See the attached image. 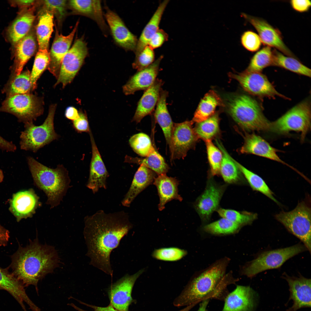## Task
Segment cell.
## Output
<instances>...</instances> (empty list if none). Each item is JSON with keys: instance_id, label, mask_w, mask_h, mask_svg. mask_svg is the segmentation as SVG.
I'll return each mask as SVG.
<instances>
[{"instance_id": "680465c9", "label": "cell", "mask_w": 311, "mask_h": 311, "mask_svg": "<svg viewBox=\"0 0 311 311\" xmlns=\"http://www.w3.org/2000/svg\"><path fill=\"white\" fill-rule=\"evenodd\" d=\"M10 237L9 231L0 224V247L7 245Z\"/></svg>"}, {"instance_id": "8fae6325", "label": "cell", "mask_w": 311, "mask_h": 311, "mask_svg": "<svg viewBox=\"0 0 311 311\" xmlns=\"http://www.w3.org/2000/svg\"><path fill=\"white\" fill-rule=\"evenodd\" d=\"M88 54L87 44L83 37L76 39L62 60L55 85L61 83L65 86L71 83Z\"/></svg>"}, {"instance_id": "f546056e", "label": "cell", "mask_w": 311, "mask_h": 311, "mask_svg": "<svg viewBox=\"0 0 311 311\" xmlns=\"http://www.w3.org/2000/svg\"><path fill=\"white\" fill-rule=\"evenodd\" d=\"M36 49L35 35L30 33L15 44L14 72L20 74L26 64L34 55Z\"/></svg>"}, {"instance_id": "2e32d148", "label": "cell", "mask_w": 311, "mask_h": 311, "mask_svg": "<svg viewBox=\"0 0 311 311\" xmlns=\"http://www.w3.org/2000/svg\"><path fill=\"white\" fill-rule=\"evenodd\" d=\"M226 187L225 185L219 184L212 179L208 180L204 190L194 204L196 210L203 222L208 221L213 213L219 208Z\"/></svg>"}, {"instance_id": "7402d4cb", "label": "cell", "mask_w": 311, "mask_h": 311, "mask_svg": "<svg viewBox=\"0 0 311 311\" xmlns=\"http://www.w3.org/2000/svg\"><path fill=\"white\" fill-rule=\"evenodd\" d=\"M244 144L240 150L241 153L255 155L293 168L279 157L276 153L278 150L272 147L259 136L254 133H246L244 136Z\"/></svg>"}, {"instance_id": "44dd1931", "label": "cell", "mask_w": 311, "mask_h": 311, "mask_svg": "<svg viewBox=\"0 0 311 311\" xmlns=\"http://www.w3.org/2000/svg\"><path fill=\"white\" fill-rule=\"evenodd\" d=\"M90 131L89 133L92 147L90 175L87 186L95 194L99 189L106 188V180L109 176Z\"/></svg>"}, {"instance_id": "f6af8a7d", "label": "cell", "mask_w": 311, "mask_h": 311, "mask_svg": "<svg viewBox=\"0 0 311 311\" xmlns=\"http://www.w3.org/2000/svg\"><path fill=\"white\" fill-rule=\"evenodd\" d=\"M50 62V53L48 50H39L35 57L30 79L32 89L36 86L37 81L41 74L48 67Z\"/></svg>"}, {"instance_id": "7dc6e473", "label": "cell", "mask_w": 311, "mask_h": 311, "mask_svg": "<svg viewBox=\"0 0 311 311\" xmlns=\"http://www.w3.org/2000/svg\"><path fill=\"white\" fill-rule=\"evenodd\" d=\"M205 141L211 175L214 176L218 175L220 173L223 153L220 149L214 145L211 140Z\"/></svg>"}, {"instance_id": "cb8c5ba5", "label": "cell", "mask_w": 311, "mask_h": 311, "mask_svg": "<svg viewBox=\"0 0 311 311\" xmlns=\"http://www.w3.org/2000/svg\"><path fill=\"white\" fill-rule=\"evenodd\" d=\"M38 198L32 189L14 194L10 201L9 209L18 221L32 215L38 203Z\"/></svg>"}, {"instance_id": "9a60e30c", "label": "cell", "mask_w": 311, "mask_h": 311, "mask_svg": "<svg viewBox=\"0 0 311 311\" xmlns=\"http://www.w3.org/2000/svg\"><path fill=\"white\" fill-rule=\"evenodd\" d=\"M241 16L251 24L257 31L264 45L275 49L289 56H295L284 43L281 33L264 19L244 13Z\"/></svg>"}, {"instance_id": "11a10c76", "label": "cell", "mask_w": 311, "mask_h": 311, "mask_svg": "<svg viewBox=\"0 0 311 311\" xmlns=\"http://www.w3.org/2000/svg\"><path fill=\"white\" fill-rule=\"evenodd\" d=\"M290 3L293 9L299 12L308 11L311 5V1L308 0H291Z\"/></svg>"}, {"instance_id": "5bb4252c", "label": "cell", "mask_w": 311, "mask_h": 311, "mask_svg": "<svg viewBox=\"0 0 311 311\" xmlns=\"http://www.w3.org/2000/svg\"><path fill=\"white\" fill-rule=\"evenodd\" d=\"M143 269L132 275L126 274L112 284L108 290L110 304L119 311H128L129 306L134 302L132 297L135 282L144 272Z\"/></svg>"}, {"instance_id": "f1b7e54d", "label": "cell", "mask_w": 311, "mask_h": 311, "mask_svg": "<svg viewBox=\"0 0 311 311\" xmlns=\"http://www.w3.org/2000/svg\"><path fill=\"white\" fill-rule=\"evenodd\" d=\"M35 7L24 9L9 26L7 33L12 42L16 43L29 32L35 20Z\"/></svg>"}, {"instance_id": "8992f818", "label": "cell", "mask_w": 311, "mask_h": 311, "mask_svg": "<svg viewBox=\"0 0 311 311\" xmlns=\"http://www.w3.org/2000/svg\"><path fill=\"white\" fill-rule=\"evenodd\" d=\"M311 210L306 201L299 203L293 210L282 212L275 217L291 233L298 238L309 251H311Z\"/></svg>"}, {"instance_id": "5b68a950", "label": "cell", "mask_w": 311, "mask_h": 311, "mask_svg": "<svg viewBox=\"0 0 311 311\" xmlns=\"http://www.w3.org/2000/svg\"><path fill=\"white\" fill-rule=\"evenodd\" d=\"M27 161L35 182L46 194L48 202L53 206L58 204L67 187L68 177L66 169L62 165L50 168L30 156Z\"/></svg>"}, {"instance_id": "603a6c76", "label": "cell", "mask_w": 311, "mask_h": 311, "mask_svg": "<svg viewBox=\"0 0 311 311\" xmlns=\"http://www.w3.org/2000/svg\"><path fill=\"white\" fill-rule=\"evenodd\" d=\"M255 293L249 286L238 285L225 297L222 311H251Z\"/></svg>"}, {"instance_id": "9c48e42d", "label": "cell", "mask_w": 311, "mask_h": 311, "mask_svg": "<svg viewBox=\"0 0 311 311\" xmlns=\"http://www.w3.org/2000/svg\"><path fill=\"white\" fill-rule=\"evenodd\" d=\"M55 111V106H51L47 117L40 126H36L33 122L24 124V129L21 132L20 136V145L21 149L35 153L58 138L59 136L55 132L54 127Z\"/></svg>"}, {"instance_id": "91938a15", "label": "cell", "mask_w": 311, "mask_h": 311, "mask_svg": "<svg viewBox=\"0 0 311 311\" xmlns=\"http://www.w3.org/2000/svg\"><path fill=\"white\" fill-rule=\"evenodd\" d=\"M65 115L68 119L74 121L79 116V113L75 108L70 107L67 108L66 111Z\"/></svg>"}, {"instance_id": "94428289", "label": "cell", "mask_w": 311, "mask_h": 311, "mask_svg": "<svg viewBox=\"0 0 311 311\" xmlns=\"http://www.w3.org/2000/svg\"><path fill=\"white\" fill-rule=\"evenodd\" d=\"M209 299H206L201 301L197 311H206V308Z\"/></svg>"}, {"instance_id": "ab89813d", "label": "cell", "mask_w": 311, "mask_h": 311, "mask_svg": "<svg viewBox=\"0 0 311 311\" xmlns=\"http://www.w3.org/2000/svg\"><path fill=\"white\" fill-rule=\"evenodd\" d=\"M194 129L198 139L204 141L211 140L216 137L219 132L218 115L217 114L213 115L204 121L197 123Z\"/></svg>"}, {"instance_id": "d6986e66", "label": "cell", "mask_w": 311, "mask_h": 311, "mask_svg": "<svg viewBox=\"0 0 311 311\" xmlns=\"http://www.w3.org/2000/svg\"><path fill=\"white\" fill-rule=\"evenodd\" d=\"M161 55L151 65L138 71L132 76L123 87V91L126 95L134 94L139 90H146L156 79L160 70Z\"/></svg>"}, {"instance_id": "83f0119b", "label": "cell", "mask_w": 311, "mask_h": 311, "mask_svg": "<svg viewBox=\"0 0 311 311\" xmlns=\"http://www.w3.org/2000/svg\"><path fill=\"white\" fill-rule=\"evenodd\" d=\"M154 180L153 184L157 187L160 198L158 205L159 210H163L165 204L172 200H182V198L178 194L179 182L176 178L164 174L158 175Z\"/></svg>"}, {"instance_id": "b9f144b4", "label": "cell", "mask_w": 311, "mask_h": 311, "mask_svg": "<svg viewBox=\"0 0 311 311\" xmlns=\"http://www.w3.org/2000/svg\"><path fill=\"white\" fill-rule=\"evenodd\" d=\"M273 60L272 50L271 48L266 46L258 50L253 56L246 70L261 72L266 67L272 65Z\"/></svg>"}, {"instance_id": "f907efd6", "label": "cell", "mask_w": 311, "mask_h": 311, "mask_svg": "<svg viewBox=\"0 0 311 311\" xmlns=\"http://www.w3.org/2000/svg\"><path fill=\"white\" fill-rule=\"evenodd\" d=\"M155 57L153 50L147 45L135 56L132 67L137 71L141 70L152 64L155 61Z\"/></svg>"}, {"instance_id": "7bdbcfd3", "label": "cell", "mask_w": 311, "mask_h": 311, "mask_svg": "<svg viewBox=\"0 0 311 311\" xmlns=\"http://www.w3.org/2000/svg\"><path fill=\"white\" fill-rule=\"evenodd\" d=\"M217 211L222 217L226 218L242 227L251 224L257 218L258 215L256 213L246 211L241 212L221 208H219Z\"/></svg>"}, {"instance_id": "4fadbf2b", "label": "cell", "mask_w": 311, "mask_h": 311, "mask_svg": "<svg viewBox=\"0 0 311 311\" xmlns=\"http://www.w3.org/2000/svg\"><path fill=\"white\" fill-rule=\"evenodd\" d=\"M194 123L192 120L174 123L169 149L171 160L183 159L195 147L199 139L193 128Z\"/></svg>"}, {"instance_id": "277c9868", "label": "cell", "mask_w": 311, "mask_h": 311, "mask_svg": "<svg viewBox=\"0 0 311 311\" xmlns=\"http://www.w3.org/2000/svg\"><path fill=\"white\" fill-rule=\"evenodd\" d=\"M229 113L244 130L270 131L271 122L265 117L258 103L244 94L233 96L227 101Z\"/></svg>"}, {"instance_id": "be15d7a7", "label": "cell", "mask_w": 311, "mask_h": 311, "mask_svg": "<svg viewBox=\"0 0 311 311\" xmlns=\"http://www.w3.org/2000/svg\"><path fill=\"white\" fill-rule=\"evenodd\" d=\"M3 174L2 170L0 169V182H1L3 179Z\"/></svg>"}, {"instance_id": "bcb514c9", "label": "cell", "mask_w": 311, "mask_h": 311, "mask_svg": "<svg viewBox=\"0 0 311 311\" xmlns=\"http://www.w3.org/2000/svg\"><path fill=\"white\" fill-rule=\"evenodd\" d=\"M129 143L135 153L143 157L148 156L155 149L149 137L143 133L132 136L129 140Z\"/></svg>"}, {"instance_id": "6da1fadb", "label": "cell", "mask_w": 311, "mask_h": 311, "mask_svg": "<svg viewBox=\"0 0 311 311\" xmlns=\"http://www.w3.org/2000/svg\"><path fill=\"white\" fill-rule=\"evenodd\" d=\"M132 227L124 212L107 214L100 210L87 217L84 235L90 264L112 277L111 253Z\"/></svg>"}, {"instance_id": "6125c7cd", "label": "cell", "mask_w": 311, "mask_h": 311, "mask_svg": "<svg viewBox=\"0 0 311 311\" xmlns=\"http://www.w3.org/2000/svg\"><path fill=\"white\" fill-rule=\"evenodd\" d=\"M196 305L195 304H193L186 306L184 308L181 309L178 311H189L193 307Z\"/></svg>"}, {"instance_id": "8d00e7d4", "label": "cell", "mask_w": 311, "mask_h": 311, "mask_svg": "<svg viewBox=\"0 0 311 311\" xmlns=\"http://www.w3.org/2000/svg\"><path fill=\"white\" fill-rule=\"evenodd\" d=\"M272 51V65L284 68L298 74L311 77V69L296 58L286 56L275 49Z\"/></svg>"}, {"instance_id": "f5cc1de1", "label": "cell", "mask_w": 311, "mask_h": 311, "mask_svg": "<svg viewBox=\"0 0 311 311\" xmlns=\"http://www.w3.org/2000/svg\"><path fill=\"white\" fill-rule=\"evenodd\" d=\"M168 35L163 30L159 29L150 39L148 45L154 50L160 47L168 39Z\"/></svg>"}, {"instance_id": "484cf974", "label": "cell", "mask_w": 311, "mask_h": 311, "mask_svg": "<svg viewBox=\"0 0 311 311\" xmlns=\"http://www.w3.org/2000/svg\"><path fill=\"white\" fill-rule=\"evenodd\" d=\"M164 82L156 79L153 84L145 90L139 101L132 121L137 123L153 111L159 97Z\"/></svg>"}, {"instance_id": "ac0fdd59", "label": "cell", "mask_w": 311, "mask_h": 311, "mask_svg": "<svg viewBox=\"0 0 311 311\" xmlns=\"http://www.w3.org/2000/svg\"><path fill=\"white\" fill-rule=\"evenodd\" d=\"M282 278L287 282L290 295L289 300L293 302L287 311H297L301 308L311 307V279L301 276H290L284 273Z\"/></svg>"}, {"instance_id": "ffe728a7", "label": "cell", "mask_w": 311, "mask_h": 311, "mask_svg": "<svg viewBox=\"0 0 311 311\" xmlns=\"http://www.w3.org/2000/svg\"><path fill=\"white\" fill-rule=\"evenodd\" d=\"M78 24V21L71 33L67 36L60 34L56 30L49 52L50 62L48 67L49 71L56 77L58 76L62 60L70 49Z\"/></svg>"}, {"instance_id": "4316f807", "label": "cell", "mask_w": 311, "mask_h": 311, "mask_svg": "<svg viewBox=\"0 0 311 311\" xmlns=\"http://www.w3.org/2000/svg\"><path fill=\"white\" fill-rule=\"evenodd\" d=\"M156 173L141 164L136 172L129 190L123 199L122 204L129 207L135 197L151 184L156 178Z\"/></svg>"}, {"instance_id": "816d5d0a", "label": "cell", "mask_w": 311, "mask_h": 311, "mask_svg": "<svg viewBox=\"0 0 311 311\" xmlns=\"http://www.w3.org/2000/svg\"><path fill=\"white\" fill-rule=\"evenodd\" d=\"M240 41L244 48L252 52L259 50L262 43L258 35L251 30L243 32L241 36Z\"/></svg>"}, {"instance_id": "e575fe53", "label": "cell", "mask_w": 311, "mask_h": 311, "mask_svg": "<svg viewBox=\"0 0 311 311\" xmlns=\"http://www.w3.org/2000/svg\"><path fill=\"white\" fill-rule=\"evenodd\" d=\"M223 105L219 96L214 91L211 90L201 100L191 120L194 123L204 121L213 115L217 106Z\"/></svg>"}, {"instance_id": "f35d334b", "label": "cell", "mask_w": 311, "mask_h": 311, "mask_svg": "<svg viewBox=\"0 0 311 311\" xmlns=\"http://www.w3.org/2000/svg\"><path fill=\"white\" fill-rule=\"evenodd\" d=\"M232 158L253 190L261 193L277 204H279L274 196L272 191L260 177L246 168Z\"/></svg>"}, {"instance_id": "6f0895ef", "label": "cell", "mask_w": 311, "mask_h": 311, "mask_svg": "<svg viewBox=\"0 0 311 311\" xmlns=\"http://www.w3.org/2000/svg\"><path fill=\"white\" fill-rule=\"evenodd\" d=\"M11 5L25 9L33 6L35 1L33 0H13L10 1Z\"/></svg>"}, {"instance_id": "4dcf8cb0", "label": "cell", "mask_w": 311, "mask_h": 311, "mask_svg": "<svg viewBox=\"0 0 311 311\" xmlns=\"http://www.w3.org/2000/svg\"><path fill=\"white\" fill-rule=\"evenodd\" d=\"M168 92L162 89L155 111V120L161 127L169 149L174 123L167 109L166 99Z\"/></svg>"}, {"instance_id": "7c38bea8", "label": "cell", "mask_w": 311, "mask_h": 311, "mask_svg": "<svg viewBox=\"0 0 311 311\" xmlns=\"http://www.w3.org/2000/svg\"><path fill=\"white\" fill-rule=\"evenodd\" d=\"M229 76L237 81L244 90L253 95L259 97L287 98L278 92L261 72L246 70L239 74L230 73Z\"/></svg>"}, {"instance_id": "ee69618b", "label": "cell", "mask_w": 311, "mask_h": 311, "mask_svg": "<svg viewBox=\"0 0 311 311\" xmlns=\"http://www.w3.org/2000/svg\"><path fill=\"white\" fill-rule=\"evenodd\" d=\"M242 227L240 225L224 218L205 225V232L214 235L232 234L237 232Z\"/></svg>"}, {"instance_id": "681fc988", "label": "cell", "mask_w": 311, "mask_h": 311, "mask_svg": "<svg viewBox=\"0 0 311 311\" xmlns=\"http://www.w3.org/2000/svg\"><path fill=\"white\" fill-rule=\"evenodd\" d=\"M66 0H44L42 3L44 10L52 13L56 17L59 24H60L67 14Z\"/></svg>"}, {"instance_id": "d6a6232c", "label": "cell", "mask_w": 311, "mask_h": 311, "mask_svg": "<svg viewBox=\"0 0 311 311\" xmlns=\"http://www.w3.org/2000/svg\"><path fill=\"white\" fill-rule=\"evenodd\" d=\"M219 148L223 153L221 164L220 173L226 183L232 184H240L245 182L242 178L241 172L223 146L216 141Z\"/></svg>"}, {"instance_id": "7a4b0ae2", "label": "cell", "mask_w": 311, "mask_h": 311, "mask_svg": "<svg viewBox=\"0 0 311 311\" xmlns=\"http://www.w3.org/2000/svg\"><path fill=\"white\" fill-rule=\"evenodd\" d=\"M8 267L12 273L24 285L35 286L38 293L39 280L58 267L60 258L54 247L41 244L37 237L23 247L19 244L18 249L11 256Z\"/></svg>"}, {"instance_id": "1f68e13d", "label": "cell", "mask_w": 311, "mask_h": 311, "mask_svg": "<svg viewBox=\"0 0 311 311\" xmlns=\"http://www.w3.org/2000/svg\"><path fill=\"white\" fill-rule=\"evenodd\" d=\"M168 0H165L160 3L151 18L143 29L138 40L134 53L138 54L145 47L153 35L159 29L161 18Z\"/></svg>"}, {"instance_id": "c3c4849f", "label": "cell", "mask_w": 311, "mask_h": 311, "mask_svg": "<svg viewBox=\"0 0 311 311\" xmlns=\"http://www.w3.org/2000/svg\"><path fill=\"white\" fill-rule=\"evenodd\" d=\"M187 254V251L184 250L171 247L155 249L152 253V256L158 260L173 261L180 260Z\"/></svg>"}, {"instance_id": "e0dca14e", "label": "cell", "mask_w": 311, "mask_h": 311, "mask_svg": "<svg viewBox=\"0 0 311 311\" xmlns=\"http://www.w3.org/2000/svg\"><path fill=\"white\" fill-rule=\"evenodd\" d=\"M104 14L113 39L118 46L127 51L135 52L138 39L127 28L115 12L107 7Z\"/></svg>"}, {"instance_id": "9f6ffc18", "label": "cell", "mask_w": 311, "mask_h": 311, "mask_svg": "<svg viewBox=\"0 0 311 311\" xmlns=\"http://www.w3.org/2000/svg\"><path fill=\"white\" fill-rule=\"evenodd\" d=\"M73 299H74L77 300L80 304H83L88 306L89 307L93 309L92 311H119L114 308L110 304L107 306L105 307H101L96 306L94 305H90L86 304L72 297ZM68 305L73 307L77 311H88L83 310L76 306L73 303H69L68 304Z\"/></svg>"}, {"instance_id": "d590c367", "label": "cell", "mask_w": 311, "mask_h": 311, "mask_svg": "<svg viewBox=\"0 0 311 311\" xmlns=\"http://www.w3.org/2000/svg\"><path fill=\"white\" fill-rule=\"evenodd\" d=\"M100 0H73L68 4L73 12L86 16L97 22L102 17L103 11Z\"/></svg>"}, {"instance_id": "30bf717a", "label": "cell", "mask_w": 311, "mask_h": 311, "mask_svg": "<svg viewBox=\"0 0 311 311\" xmlns=\"http://www.w3.org/2000/svg\"><path fill=\"white\" fill-rule=\"evenodd\" d=\"M41 104L35 96L26 94L8 96L3 102L0 111L15 116L24 124L33 122L42 113Z\"/></svg>"}, {"instance_id": "836d02e7", "label": "cell", "mask_w": 311, "mask_h": 311, "mask_svg": "<svg viewBox=\"0 0 311 311\" xmlns=\"http://www.w3.org/2000/svg\"><path fill=\"white\" fill-rule=\"evenodd\" d=\"M54 16L44 10L39 15L36 30L39 50H48L50 38L53 31Z\"/></svg>"}, {"instance_id": "3957f363", "label": "cell", "mask_w": 311, "mask_h": 311, "mask_svg": "<svg viewBox=\"0 0 311 311\" xmlns=\"http://www.w3.org/2000/svg\"><path fill=\"white\" fill-rule=\"evenodd\" d=\"M229 261L228 258L222 259L193 277L174 300V306L196 305L211 299L224 300L229 293L227 286L235 281L230 274H225Z\"/></svg>"}, {"instance_id": "ba28073f", "label": "cell", "mask_w": 311, "mask_h": 311, "mask_svg": "<svg viewBox=\"0 0 311 311\" xmlns=\"http://www.w3.org/2000/svg\"><path fill=\"white\" fill-rule=\"evenodd\" d=\"M310 104L308 100H306L271 122L270 131L281 134H287L291 131L300 132L301 141L303 142L310 129Z\"/></svg>"}, {"instance_id": "60d3db41", "label": "cell", "mask_w": 311, "mask_h": 311, "mask_svg": "<svg viewBox=\"0 0 311 311\" xmlns=\"http://www.w3.org/2000/svg\"><path fill=\"white\" fill-rule=\"evenodd\" d=\"M31 73L28 70L15 75L7 86L6 92L8 96L29 94L32 89Z\"/></svg>"}, {"instance_id": "74e56055", "label": "cell", "mask_w": 311, "mask_h": 311, "mask_svg": "<svg viewBox=\"0 0 311 311\" xmlns=\"http://www.w3.org/2000/svg\"><path fill=\"white\" fill-rule=\"evenodd\" d=\"M125 161L143 165L153 171L158 175L166 174L169 169L164 158L155 149L144 158L127 156Z\"/></svg>"}, {"instance_id": "52a82bcc", "label": "cell", "mask_w": 311, "mask_h": 311, "mask_svg": "<svg viewBox=\"0 0 311 311\" xmlns=\"http://www.w3.org/2000/svg\"><path fill=\"white\" fill-rule=\"evenodd\" d=\"M308 251L303 244L263 252L243 266L242 274L251 278L266 270L280 267L291 257Z\"/></svg>"}, {"instance_id": "d4e9b609", "label": "cell", "mask_w": 311, "mask_h": 311, "mask_svg": "<svg viewBox=\"0 0 311 311\" xmlns=\"http://www.w3.org/2000/svg\"><path fill=\"white\" fill-rule=\"evenodd\" d=\"M8 267L3 268L0 267V287L8 292L17 300L24 311H27L24 302H25L30 309L33 310L36 306L27 296L23 284L9 270Z\"/></svg>"}, {"instance_id": "e7e4bbea", "label": "cell", "mask_w": 311, "mask_h": 311, "mask_svg": "<svg viewBox=\"0 0 311 311\" xmlns=\"http://www.w3.org/2000/svg\"><path fill=\"white\" fill-rule=\"evenodd\" d=\"M0 290H3V289L0 287Z\"/></svg>"}, {"instance_id": "db71d44e", "label": "cell", "mask_w": 311, "mask_h": 311, "mask_svg": "<svg viewBox=\"0 0 311 311\" xmlns=\"http://www.w3.org/2000/svg\"><path fill=\"white\" fill-rule=\"evenodd\" d=\"M79 117L73 121V126L75 131L79 133H90L88 122L86 115L81 112L79 113Z\"/></svg>"}]
</instances>
